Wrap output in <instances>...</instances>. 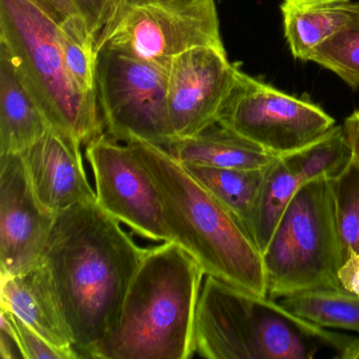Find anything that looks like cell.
Returning a JSON list of instances; mask_svg holds the SVG:
<instances>
[{
	"mask_svg": "<svg viewBox=\"0 0 359 359\" xmlns=\"http://www.w3.org/2000/svg\"><path fill=\"white\" fill-rule=\"evenodd\" d=\"M50 128L9 56L0 49V156L20 154Z\"/></svg>",
	"mask_w": 359,
	"mask_h": 359,
	"instance_id": "cell-16",
	"label": "cell"
},
{
	"mask_svg": "<svg viewBox=\"0 0 359 359\" xmlns=\"http://www.w3.org/2000/svg\"><path fill=\"white\" fill-rule=\"evenodd\" d=\"M304 182L281 157L264 169L262 186L252 212L249 232L264 252L290 201Z\"/></svg>",
	"mask_w": 359,
	"mask_h": 359,
	"instance_id": "cell-18",
	"label": "cell"
},
{
	"mask_svg": "<svg viewBox=\"0 0 359 359\" xmlns=\"http://www.w3.org/2000/svg\"><path fill=\"white\" fill-rule=\"evenodd\" d=\"M279 302L296 316L317 327L359 333V295L342 287L300 292L285 296Z\"/></svg>",
	"mask_w": 359,
	"mask_h": 359,
	"instance_id": "cell-19",
	"label": "cell"
},
{
	"mask_svg": "<svg viewBox=\"0 0 359 359\" xmlns=\"http://www.w3.org/2000/svg\"><path fill=\"white\" fill-rule=\"evenodd\" d=\"M218 123L281 157L314 142L335 119L309 100L290 95L239 69Z\"/></svg>",
	"mask_w": 359,
	"mask_h": 359,
	"instance_id": "cell-9",
	"label": "cell"
},
{
	"mask_svg": "<svg viewBox=\"0 0 359 359\" xmlns=\"http://www.w3.org/2000/svg\"><path fill=\"white\" fill-rule=\"evenodd\" d=\"M281 158L304 184L317 178L335 180L352 163L342 126H335L312 144Z\"/></svg>",
	"mask_w": 359,
	"mask_h": 359,
	"instance_id": "cell-21",
	"label": "cell"
},
{
	"mask_svg": "<svg viewBox=\"0 0 359 359\" xmlns=\"http://www.w3.org/2000/svg\"><path fill=\"white\" fill-rule=\"evenodd\" d=\"M342 289L359 295V254L351 251L338 271Z\"/></svg>",
	"mask_w": 359,
	"mask_h": 359,
	"instance_id": "cell-28",
	"label": "cell"
},
{
	"mask_svg": "<svg viewBox=\"0 0 359 359\" xmlns=\"http://www.w3.org/2000/svg\"><path fill=\"white\" fill-rule=\"evenodd\" d=\"M196 47L224 48L215 0H110L96 53L113 50L169 68Z\"/></svg>",
	"mask_w": 359,
	"mask_h": 359,
	"instance_id": "cell-7",
	"label": "cell"
},
{
	"mask_svg": "<svg viewBox=\"0 0 359 359\" xmlns=\"http://www.w3.org/2000/svg\"><path fill=\"white\" fill-rule=\"evenodd\" d=\"M249 231L264 169H220L203 165H184Z\"/></svg>",
	"mask_w": 359,
	"mask_h": 359,
	"instance_id": "cell-20",
	"label": "cell"
},
{
	"mask_svg": "<svg viewBox=\"0 0 359 359\" xmlns=\"http://www.w3.org/2000/svg\"><path fill=\"white\" fill-rule=\"evenodd\" d=\"M0 49L51 127L81 146L104 133L97 100L71 76L56 24L31 0H0Z\"/></svg>",
	"mask_w": 359,
	"mask_h": 359,
	"instance_id": "cell-5",
	"label": "cell"
},
{
	"mask_svg": "<svg viewBox=\"0 0 359 359\" xmlns=\"http://www.w3.org/2000/svg\"><path fill=\"white\" fill-rule=\"evenodd\" d=\"M168 69L113 50L97 51L96 98L109 136L163 149L176 140L168 108Z\"/></svg>",
	"mask_w": 359,
	"mask_h": 359,
	"instance_id": "cell-8",
	"label": "cell"
},
{
	"mask_svg": "<svg viewBox=\"0 0 359 359\" xmlns=\"http://www.w3.org/2000/svg\"><path fill=\"white\" fill-rule=\"evenodd\" d=\"M350 10L353 13L358 14L359 15V3H351Z\"/></svg>",
	"mask_w": 359,
	"mask_h": 359,
	"instance_id": "cell-32",
	"label": "cell"
},
{
	"mask_svg": "<svg viewBox=\"0 0 359 359\" xmlns=\"http://www.w3.org/2000/svg\"><path fill=\"white\" fill-rule=\"evenodd\" d=\"M81 15L86 18L92 32L97 36L110 0H75Z\"/></svg>",
	"mask_w": 359,
	"mask_h": 359,
	"instance_id": "cell-27",
	"label": "cell"
},
{
	"mask_svg": "<svg viewBox=\"0 0 359 359\" xmlns=\"http://www.w3.org/2000/svg\"><path fill=\"white\" fill-rule=\"evenodd\" d=\"M238 70L224 47L192 48L172 60L167 97L176 138L193 137L218 123Z\"/></svg>",
	"mask_w": 359,
	"mask_h": 359,
	"instance_id": "cell-11",
	"label": "cell"
},
{
	"mask_svg": "<svg viewBox=\"0 0 359 359\" xmlns=\"http://www.w3.org/2000/svg\"><path fill=\"white\" fill-rule=\"evenodd\" d=\"M96 201L56 214L41 264L81 358L114 329L146 248Z\"/></svg>",
	"mask_w": 359,
	"mask_h": 359,
	"instance_id": "cell-1",
	"label": "cell"
},
{
	"mask_svg": "<svg viewBox=\"0 0 359 359\" xmlns=\"http://www.w3.org/2000/svg\"><path fill=\"white\" fill-rule=\"evenodd\" d=\"M351 0H283V32L295 60L309 62L317 47L354 18Z\"/></svg>",
	"mask_w": 359,
	"mask_h": 359,
	"instance_id": "cell-17",
	"label": "cell"
},
{
	"mask_svg": "<svg viewBox=\"0 0 359 359\" xmlns=\"http://www.w3.org/2000/svg\"><path fill=\"white\" fill-rule=\"evenodd\" d=\"M81 148L79 140L51 127L20 153L37 199L53 213L96 201Z\"/></svg>",
	"mask_w": 359,
	"mask_h": 359,
	"instance_id": "cell-13",
	"label": "cell"
},
{
	"mask_svg": "<svg viewBox=\"0 0 359 359\" xmlns=\"http://www.w3.org/2000/svg\"><path fill=\"white\" fill-rule=\"evenodd\" d=\"M165 150L182 165L262 170L277 156L216 123L189 138H176Z\"/></svg>",
	"mask_w": 359,
	"mask_h": 359,
	"instance_id": "cell-15",
	"label": "cell"
},
{
	"mask_svg": "<svg viewBox=\"0 0 359 359\" xmlns=\"http://www.w3.org/2000/svg\"><path fill=\"white\" fill-rule=\"evenodd\" d=\"M93 172L96 203L135 234L153 241H171L158 191L128 142L106 132L86 144Z\"/></svg>",
	"mask_w": 359,
	"mask_h": 359,
	"instance_id": "cell-10",
	"label": "cell"
},
{
	"mask_svg": "<svg viewBox=\"0 0 359 359\" xmlns=\"http://www.w3.org/2000/svg\"><path fill=\"white\" fill-rule=\"evenodd\" d=\"M355 14V13H354ZM309 62L335 73L353 90L359 88V15L315 49Z\"/></svg>",
	"mask_w": 359,
	"mask_h": 359,
	"instance_id": "cell-23",
	"label": "cell"
},
{
	"mask_svg": "<svg viewBox=\"0 0 359 359\" xmlns=\"http://www.w3.org/2000/svg\"><path fill=\"white\" fill-rule=\"evenodd\" d=\"M128 144L156 186L171 241L194 257L205 275L268 296L262 253L236 216L165 149L140 140Z\"/></svg>",
	"mask_w": 359,
	"mask_h": 359,
	"instance_id": "cell-3",
	"label": "cell"
},
{
	"mask_svg": "<svg viewBox=\"0 0 359 359\" xmlns=\"http://www.w3.org/2000/svg\"><path fill=\"white\" fill-rule=\"evenodd\" d=\"M55 218L37 199L20 154L0 156V275L41 264Z\"/></svg>",
	"mask_w": 359,
	"mask_h": 359,
	"instance_id": "cell-12",
	"label": "cell"
},
{
	"mask_svg": "<svg viewBox=\"0 0 359 359\" xmlns=\"http://www.w3.org/2000/svg\"><path fill=\"white\" fill-rule=\"evenodd\" d=\"M342 127L350 147L352 161L359 165V111L346 117Z\"/></svg>",
	"mask_w": 359,
	"mask_h": 359,
	"instance_id": "cell-30",
	"label": "cell"
},
{
	"mask_svg": "<svg viewBox=\"0 0 359 359\" xmlns=\"http://www.w3.org/2000/svg\"><path fill=\"white\" fill-rule=\"evenodd\" d=\"M337 358L359 359V337H353Z\"/></svg>",
	"mask_w": 359,
	"mask_h": 359,
	"instance_id": "cell-31",
	"label": "cell"
},
{
	"mask_svg": "<svg viewBox=\"0 0 359 359\" xmlns=\"http://www.w3.org/2000/svg\"><path fill=\"white\" fill-rule=\"evenodd\" d=\"M268 297L320 287L340 289L344 254L331 180L304 182L281 216L262 252Z\"/></svg>",
	"mask_w": 359,
	"mask_h": 359,
	"instance_id": "cell-6",
	"label": "cell"
},
{
	"mask_svg": "<svg viewBox=\"0 0 359 359\" xmlns=\"http://www.w3.org/2000/svg\"><path fill=\"white\" fill-rule=\"evenodd\" d=\"M31 1L58 25L62 24L69 18L81 14L75 0H31Z\"/></svg>",
	"mask_w": 359,
	"mask_h": 359,
	"instance_id": "cell-26",
	"label": "cell"
},
{
	"mask_svg": "<svg viewBox=\"0 0 359 359\" xmlns=\"http://www.w3.org/2000/svg\"><path fill=\"white\" fill-rule=\"evenodd\" d=\"M15 332L18 348L25 359H75L70 353L56 348L15 314L1 308Z\"/></svg>",
	"mask_w": 359,
	"mask_h": 359,
	"instance_id": "cell-25",
	"label": "cell"
},
{
	"mask_svg": "<svg viewBox=\"0 0 359 359\" xmlns=\"http://www.w3.org/2000/svg\"><path fill=\"white\" fill-rule=\"evenodd\" d=\"M352 336L309 323L280 302L205 275L195 316V346L209 359H312L320 346L338 353Z\"/></svg>",
	"mask_w": 359,
	"mask_h": 359,
	"instance_id": "cell-4",
	"label": "cell"
},
{
	"mask_svg": "<svg viewBox=\"0 0 359 359\" xmlns=\"http://www.w3.org/2000/svg\"><path fill=\"white\" fill-rule=\"evenodd\" d=\"M205 276L175 241L147 248L116 325L90 358H191L196 353L195 316Z\"/></svg>",
	"mask_w": 359,
	"mask_h": 359,
	"instance_id": "cell-2",
	"label": "cell"
},
{
	"mask_svg": "<svg viewBox=\"0 0 359 359\" xmlns=\"http://www.w3.org/2000/svg\"><path fill=\"white\" fill-rule=\"evenodd\" d=\"M60 31L62 52L71 76L81 91L96 98V35L81 14L60 24Z\"/></svg>",
	"mask_w": 359,
	"mask_h": 359,
	"instance_id": "cell-22",
	"label": "cell"
},
{
	"mask_svg": "<svg viewBox=\"0 0 359 359\" xmlns=\"http://www.w3.org/2000/svg\"><path fill=\"white\" fill-rule=\"evenodd\" d=\"M1 308L15 314L56 348L81 358L45 264L14 276L1 275Z\"/></svg>",
	"mask_w": 359,
	"mask_h": 359,
	"instance_id": "cell-14",
	"label": "cell"
},
{
	"mask_svg": "<svg viewBox=\"0 0 359 359\" xmlns=\"http://www.w3.org/2000/svg\"><path fill=\"white\" fill-rule=\"evenodd\" d=\"M0 351L4 359L22 358L16 341L15 332L6 315L0 311Z\"/></svg>",
	"mask_w": 359,
	"mask_h": 359,
	"instance_id": "cell-29",
	"label": "cell"
},
{
	"mask_svg": "<svg viewBox=\"0 0 359 359\" xmlns=\"http://www.w3.org/2000/svg\"><path fill=\"white\" fill-rule=\"evenodd\" d=\"M331 182L338 234L346 260L351 251L359 254V165L352 161L348 169Z\"/></svg>",
	"mask_w": 359,
	"mask_h": 359,
	"instance_id": "cell-24",
	"label": "cell"
}]
</instances>
